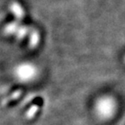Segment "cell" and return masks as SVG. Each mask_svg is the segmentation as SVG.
Returning <instances> with one entry per match:
<instances>
[{"label": "cell", "mask_w": 125, "mask_h": 125, "mask_svg": "<svg viewBox=\"0 0 125 125\" xmlns=\"http://www.w3.org/2000/svg\"><path fill=\"white\" fill-rule=\"evenodd\" d=\"M10 10L15 15L17 19H22L23 18V16H24L23 8H22V6L18 3H12L10 5Z\"/></svg>", "instance_id": "cell-3"}, {"label": "cell", "mask_w": 125, "mask_h": 125, "mask_svg": "<svg viewBox=\"0 0 125 125\" xmlns=\"http://www.w3.org/2000/svg\"><path fill=\"white\" fill-rule=\"evenodd\" d=\"M38 109L37 106H33V107H31V109H30V111H28V114H27V116L29 118H31V117H33L34 115L37 113V110Z\"/></svg>", "instance_id": "cell-6"}, {"label": "cell", "mask_w": 125, "mask_h": 125, "mask_svg": "<svg viewBox=\"0 0 125 125\" xmlns=\"http://www.w3.org/2000/svg\"><path fill=\"white\" fill-rule=\"evenodd\" d=\"M114 111V104L109 98H103L96 104V112L102 117H109Z\"/></svg>", "instance_id": "cell-2"}, {"label": "cell", "mask_w": 125, "mask_h": 125, "mask_svg": "<svg viewBox=\"0 0 125 125\" xmlns=\"http://www.w3.org/2000/svg\"><path fill=\"white\" fill-rule=\"evenodd\" d=\"M39 41V34L37 33V31H33L31 33V47H35L37 45Z\"/></svg>", "instance_id": "cell-5"}, {"label": "cell", "mask_w": 125, "mask_h": 125, "mask_svg": "<svg viewBox=\"0 0 125 125\" xmlns=\"http://www.w3.org/2000/svg\"><path fill=\"white\" fill-rule=\"evenodd\" d=\"M16 77L21 82H30L32 81L37 75V69L34 64L31 62H23L15 70Z\"/></svg>", "instance_id": "cell-1"}, {"label": "cell", "mask_w": 125, "mask_h": 125, "mask_svg": "<svg viewBox=\"0 0 125 125\" xmlns=\"http://www.w3.org/2000/svg\"><path fill=\"white\" fill-rule=\"evenodd\" d=\"M18 29V25L17 23H11L10 24H8L5 28H4V32L6 34H13L16 33Z\"/></svg>", "instance_id": "cell-4"}]
</instances>
